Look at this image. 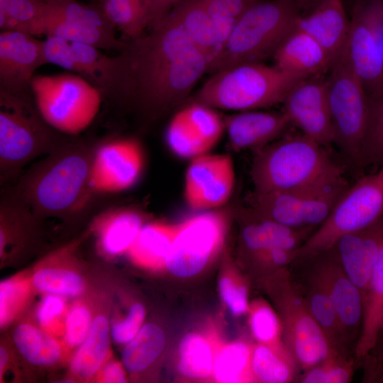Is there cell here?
<instances>
[{
  "label": "cell",
  "instance_id": "obj_1",
  "mask_svg": "<svg viewBox=\"0 0 383 383\" xmlns=\"http://www.w3.org/2000/svg\"><path fill=\"white\" fill-rule=\"evenodd\" d=\"M133 40L124 55L128 79L150 108L179 102L208 72L207 56L170 16Z\"/></svg>",
  "mask_w": 383,
  "mask_h": 383
},
{
  "label": "cell",
  "instance_id": "obj_2",
  "mask_svg": "<svg viewBox=\"0 0 383 383\" xmlns=\"http://www.w3.org/2000/svg\"><path fill=\"white\" fill-rule=\"evenodd\" d=\"M96 149L65 142L34 165L9 191L38 218H66L88 206L94 191L89 179Z\"/></svg>",
  "mask_w": 383,
  "mask_h": 383
},
{
  "label": "cell",
  "instance_id": "obj_3",
  "mask_svg": "<svg viewBox=\"0 0 383 383\" xmlns=\"http://www.w3.org/2000/svg\"><path fill=\"white\" fill-rule=\"evenodd\" d=\"M253 192L284 191L343 173L326 147L303 134L282 136L255 151Z\"/></svg>",
  "mask_w": 383,
  "mask_h": 383
},
{
  "label": "cell",
  "instance_id": "obj_4",
  "mask_svg": "<svg viewBox=\"0 0 383 383\" xmlns=\"http://www.w3.org/2000/svg\"><path fill=\"white\" fill-rule=\"evenodd\" d=\"M303 79L262 62L239 64L212 73L198 91L195 101L214 109L258 110L282 104L290 89Z\"/></svg>",
  "mask_w": 383,
  "mask_h": 383
},
{
  "label": "cell",
  "instance_id": "obj_5",
  "mask_svg": "<svg viewBox=\"0 0 383 383\" xmlns=\"http://www.w3.org/2000/svg\"><path fill=\"white\" fill-rule=\"evenodd\" d=\"M300 15L289 0H260L237 20L208 72L273 56Z\"/></svg>",
  "mask_w": 383,
  "mask_h": 383
},
{
  "label": "cell",
  "instance_id": "obj_6",
  "mask_svg": "<svg viewBox=\"0 0 383 383\" xmlns=\"http://www.w3.org/2000/svg\"><path fill=\"white\" fill-rule=\"evenodd\" d=\"M0 91L1 182L16 178L29 162L52 152L67 141L55 133L26 96Z\"/></svg>",
  "mask_w": 383,
  "mask_h": 383
},
{
  "label": "cell",
  "instance_id": "obj_7",
  "mask_svg": "<svg viewBox=\"0 0 383 383\" xmlns=\"http://www.w3.org/2000/svg\"><path fill=\"white\" fill-rule=\"evenodd\" d=\"M30 90L45 121L62 134L84 131L99 111V89L74 73L35 75Z\"/></svg>",
  "mask_w": 383,
  "mask_h": 383
},
{
  "label": "cell",
  "instance_id": "obj_8",
  "mask_svg": "<svg viewBox=\"0 0 383 383\" xmlns=\"http://www.w3.org/2000/svg\"><path fill=\"white\" fill-rule=\"evenodd\" d=\"M348 187L343 173H340L296 189L253 192L246 210L255 216L292 228H318Z\"/></svg>",
  "mask_w": 383,
  "mask_h": 383
},
{
  "label": "cell",
  "instance_id": "obj_9",
  "mask_svg": "<svg viewBox=\"0 0 383 383\" xmlns=\"http://www.w3.org/2000/svg\"><path fill=\"white\" fill-rule=\"evenodd\" d=\"M269 289L275 301L284 342L301 372L334 351L313 317L301 287L288 268L272 274Z\"/></svg>",
  "mask_w": 383,
  "mask_h": 383
},
{
  "label": "cell",
  "instance_id": "obj_10",
  "mask_svg": "<svg viewBox=\"0 0 383 383\" xmlns=\"http://www.w3.org/2000/svg\"><path fill=\"white\" fill-rule=\"evenodd\" d=\"M383 216V165L349 187L331 214L299 248L294 263L331 250L343 235L362 229Z\"/></svg>",
  "mask_w": 383,
  "mask_h": 383
},
{
  "label": "cell",
  "instance_id": "obj_11",
  "mask_svg": "<svg viewBox=\"0 0 383 383\" xmlns=\"http://www.w3.org/2000/svg\"><path fill=\"white\" fill-rule=\"evenodd\" d=\"M326 77L334 143L357 166L366 130L369 98L344 50Z\"/></svg>",
  "mask_w": 383,
  "mask_h": 383
},
{
  "label": "cell",
  "instance_id": "obj_12",
  "mask_svg": "<svg viewBox=\"0 0 383 383\" xmlns=\"http://www.w3.org/2000/svg\"><path fill=\"white\" fill-rule=\"evenodd\" d=\"M114 28L99 7L77 0H43L40 1L39 13L28 26V32L34 36H57L112 50L121 46Z\"/></svg>",
  "mask_w": 383,
  "mask_h": 383
},
{
  "label": "cell",
  "instance_id": "obj_13",
  "mask_svg": "<svg viewBox=\"0 0 383 383\" xmlns=\"http://www.w3.org/2000/svg\"><path fill=\"white\" fill-rule=\"evenodd\" d=\"M382 17L383 0H357L344 48L350 66L368 98L383 92Z\"/></svg>",
  "mask_w": 383,
  "mask_h": 383
},
{
  "label": "cell",
  "instance_id": "obj_14",
  "mask_svg": "<svg viewBox=\"0 0 383 383\" xmlns=\"http://www.w3.org/2000/svg\"><path fill=\"white\" fill-rule=\"evenodd\" d=\"M223 213L209 211L195 215L179 226L172 240L165 265L177 277L200 272L219 248L226 227Z\"/></svg>",
  "mask_w": 383,
  "mask_h": 383
},
{
  "label": "cell",
  "instance_id": "obj_15",
  "mask_svg": "<svg viewBox=\"0 0 383 383\" xmlns=\"http://www.w3.org/2000/svg\"><path fill=\"white\" fill-rule=\"evenodd\" d=\"M303 262L309 263V269L326 288L333 302L345 343L354 353L364 318V301L360 292L345 274L333 248Z\"/></svg>",
  "mask_w": 383,
  "mask_h": 383
},
{
  "label": "cell",
  "instance_id": "obj_16",
  "mask_svg": "<svg viewBox=\"0 0 383 383\" xmlns=\"http://www.w3.org/2000/svg\"><path fill=\"white\" fill-rule=\"evenodd\" d=\"M235 182L234 165L229 155H201L192 160L185 174L186 202L194 210H215L229 200Z\"/></svg>",
  "mask_w": 383,
  "mask_h": 383
},
{
  "label": "cell",
  "instance_id": "obj_17",
  "mask_svg": "<svg viewBox=\"0 0 383 383\" xmlns=\"http://www.w3.org/2000/svg\"><path fill=\"white\" fill-rule=\"evenodd\" d=\"M292 126L326 148L334 143L326 78L316 75L298 82L282 102Z\"/></svg>",
  "mask_w": 383,
  "mask_h": 383
},
{
  "label": "cell",
  "instance_id": "obj_18",
  "mask_svg": "<svg viewBox=\"0 0 383 383\" xmlns=\"http://www.w3.org/2000/svg\"><path fill=\"white\" fill-rule=\"evenodd\" d=\"M144 154L140 143L117 138L96 149L89 184L94 193H117L133 187L143 170Z\"/></svg>",
  "mask_w": 383,
  "mask_h": 383
},
{
  "label": "cell",
  "instance_id": "obj_19",
  "mask_svg": "<svg viewBox=\"0 0 383 383\" xmlns=\"http://www.w3.org/2000/svg\"><path fill=\"white\" fill-rule=\"evenodd\" d=\"M224 130L223 120L214 109L195 101L174 115L167 127L165 140L177 156L192 160L207 153Z\"/></svg>",
  "mask_w": 383,
  "mask_h": 383
},
{
  "label": "cell",
  "instance_id": "obj_20",
  "mask_svg": "<svg viewBox=\"0 0 383 383\" xmlns=\"http://www.w3.org/2000/svg\"><path fill=\"white\" fill-rule=\"evenodd\" d=\"M45 64L43 41L23 31L1 30V90L13 94L27 92L35 75V72Z\"/></svg>",
  "mask_w": 383,
  "mask_h": 383
},
{
  "label": "cell",
  "instance_id": "obj_21",
  "mask_svg": "<svg viewBox=\"0 0 383 383\" xmlns=\"http://www.w3.org/2000/svg\"><path fill=\"white\" fill-rule=\"evenodd\" d=\"M383 244V216L341 236L333 248L347 276L360 292L364 306L372 272Z\"/></svg>",
  "mask_w": 383,
  "mask_h": 383
},
{
  "label": "cell",
  "instance_id": "obj_22",
  "mask_svg": "<svg viewBox=\"0 0 383 383\" xmlns=\"http://www.w3.org/2000/svg\"><path fill=\"white\" fill-rule=\"evenodd\" d=\"M77 245L74 242L60 248L38 264L30 275L34 289L63 298L77 297L84 292L85 279L75 267Z\"/></svg>",
  "mask_w": 383,
  "mask_h": 383
},
{
  "label": "cell",
  "instance_id": "obj_23",
  "mask_svg": "<svg viewBox=\"0 0 383 383\" xmlns=\"http://www.w3.org/2000/svg\"><path fill=\"white\" fill-rule=\"evenodd\" d=\"M223 122L229 144L237 151H255L282 137L292 126L283 111L258 110L240 111Z\"/></svg>",
  "mask_w": 383,
  "mask_h": 383
},
{
  "label": "cell",
  "instance_id": "obj_24",
  "mask_svg": "<svg viewBox=\"0 0 383 383\" xmlns=\"http://www.w3.org/2000/svg\"><path fill=\"white\" fill-rule=\"evenodd\" d=\"M296 26L313 37L333 64L345 48L350 20L343 0H324L297 18Z\"/></svg>",
  "mask_w": 383,
  "mask_h": 383
},
{
  "label": "cell",
  "instance_id": "obj_25",
  "mask_svg": "<svg viewBox=\"0 0 383 383\" xmlns=\"http://www.w3.org/2000/svg\"><path fill=\"white\" fill-rule=\"evenodd\" d=\"M272 57L274 65L278 69L300 78L321 75L333 65L321 45L296 26L282 41Z\"/></svg>",
  "mask_w": 383,
  "mask_h": 383
},
{
  "label": "cell",
  "instance_id": "obj_26",
  "mask_svg": "<svg viewBox=\"0 0 383 383\" xmlns=\"http://www.w3.org/2000/svg\"><path fill=\"white\" fill-rule=\"evenodd\" d=\"M143 226V218L138 211L118 207L98 215L91 227L96 235L99 252L111 257L128 252Z\"/></svg>",
  "mask_w": 383,
  "mask_h": 383
},
{
  "label": "cell",
  "instance_id": "obj_27",
  "mask_svg": "<svg viewBox=\"0 0 383 383\" xmlns=\"http://www.w3.org/2000/svg\"><path fill=\"white\" fill-rule=\"evenodd\" d=\"M111 321L106 310L97 312L90 331L70 361V372L74 380H94L103 365L109 360Z\"/></svg>",
  "mask_w": 383,
  "mask_h": 383
},
{
  "label": "cell",
  "instance_id": "obj_28",
  "mask_svg": "<svg viewBox=\"0 0 383 383\" xmlns=\"http://www.w3.org/2000/svg\"><path fill=\"white\" fill-rule=\"evenodd\" d=\"M248 222L241 231L243 247L250 255L272 248L299 250L317 228H296L245 212Z\"/></svg>",
  "mask_w": 383,
  "mask_h": 383
},
{
  "label": "cell",
  "instance_id": "obj_29",
  "mask_svg": "<svg viewBox=\"0 0 383 383\" xmlns=\"http://www.w3.org/2000/svg\"><path fill=\"white\" fill-rule=\"evenodd\" d=\"M39 219L29 206L11 192L0 202V257L4 261L21 253Z\"/></svg>",
  "mask_w": 383,
  "mask_h": 383
},
{
  "label": "cell",
  "instance_id": "obj_30",
  "mask_svg": "<svg viewBox=\"0 0 383 383\" xmlns=\"http://www.w3.org/2000/svg\"><path fill=\"white\" fill-rule=\"evenodd\" d=\"M74 74L87 79L96 87H112L128 81L127 65L123 57H109L94 45L71 42Z\"/></svg>",
  "mask_w": 383,
  "mask_h": 383
},
{
  "label": "cell",
  "instance_id": "obj_31",
  "mask_svg": "<svg viewBox=\"0 0 383 383\" xmlns=\"http://www.w3.org/2000/svg\"><path fill=\"white\" fill-rule=\"evenodd\" d=\"M306 272L302 282L296 279L330 346L336 352L353 353L345 343L338 317L326 288L309 269Z\"/></svg>",
  "mask_w": 383,
  "mask_h": 383
},
{
  "label": "cell",
  "instance_id": "obj_32",
  "mask_svg": "<svg viewBox=\"0 0 383 383\" xmlns=\"http://www.w3.org/2000/svg\"><path fill=\"white\" fill-rule=\"evenodd\" d=\"M12 341L24 360L35 367H52L66 355L62 340L38 324L20 323L13 331Z\"/></svg>",
  "mask_w": 383,
  "mask_h": 383
},
{
  "label": "cell",
  "instance_id": "obj_33",
  "mask_svg": "<svg viewBox=\"0 0 383 383\" xmlns=\"http://www.w3.org/2000/svg\"><path fill=\"white\" fill-rule=\"evenodd\" d=\"M383 328V244L370 277L360 335L354 349L358 367L374 347Z\"/></svg>",
  "mask_w": 383,
  "mask_h": 383
},
{
  "label": "cell",
  "instance_id": "obj_34",
  "mask_svg": "<svg viewBox=\"0 0 383 383\" xmlns=\"http://www.w3.org/2000/svg\"><path fill=\"white\" fill-rule=\"evenodd\" d=\"M168 16L178 23L205 53L210 66L218 55L220 46L214 24L201 1L181 0Z\"/></svg>",
  "mask_w": 383,
  "mask_h": 383
},
{
  "label": "cell",
  "instance_id": "obj_35",
  "mask_svg": "<svg viewBox=\"0 0 383 383\" xmlns=\"http://www.w3.org/2000/svg\"><path fill=\"white\" fill-rule=\"evenodd\" d=\"M301 370L289 353L280 352L265 344L252 348L250 377L263 383L295 382Z\"/></svg>",
  "mask_w": 383,
  "mask_h": 383
},
{
  "label": "cell",
  "instance_id": "obj_36",
  "mask_svg": "<svg viewBox=\"0 0 383 383\" xmlns=\"http://www.w3.org/2000/svg\"><path fill=\"white\" fill-rule=\"evenodd\" d=\"M165 341V333L158 325H143L123 349L121 360L126 370L138 374L149 368L162 354Z\"/></svg>",
  "mask_w": 383,
  "mask_h": 383
},
{
  "label": "cell",
  "instance_id": "obj_37",
  "mask_svg": "<svg viewBox=\"0 0 383 383\" xmlns=\"http://www.w3.org/2000/svg\"><path fill=\"white\" fill-rule=\"evenodd\" d=\"M177 230L162 223L144 224L128 252L141 264H165Z\"/></svg>",
  "mask_w": 383,
  "mask_h": 383
},
{
  "label": "cell",
  "instance_id": "obj_38",
  "mask_svg": "<svg viewBox=\"0 0 383 383\" xmlns=\"http://www.w3.org/2000/svg\"><path fill=\"white\" fill-rule=\"evenodd\" d=\"M177 369L188 379H201L213 371L214 359L209 343L199 334L189 333L181 339L178 347Z\"/></svg>",
  "mask_w": 383,
  "mask_h": 383
},
{
  "label": "cell",
  "instance_id": "obj_39",
  "mask_svg": "<svg viewBox=\"0 0 383 383\" xmlns=\"http://www.w3.org/2000/svg\"><path fill=\"white\" fill-rule=\"evenodd\" d=\"M353 353L333 352L324 360L301 372L295 382L348 383L357 367Z\"/></svg>",
  "mask_w": 383,
  "mask_h": 383
},
{
  "label": "cell",
  "instance_id": "obj_40",
  "mask_svg": "<svg viewBox=\"0 0 383 383\" xmlns=\"http://www.w3.org/2000/svg\"><path fill=\"white\" fill-rule=\"evenodd\" d=\"M383 165V92L369 98L368 116L359 167Z\"/></svg>",
  "mask_w": 383,
  "mask_h": 383
},
{
  "label": "cell",
  "instance_id": "obj_41",
  "mask_svg": "<svg viewBox=\"0 0 383 383\" xmlns=\"http://www.w3.org/2000/svg\"><path fill=\"white\" fill-rule=\"evenodd\" d=\"M252 348L245 343L235 342L222 348L214 359V379L223 383L240 382L245 374H250Z\"/></svg>",
  "mask_w": 383,
  "mask_h": 383
},
{
  "label": "cell",
  "instance_id": "obj_42",
  "mask_svg": "<svg viewBox=\"0 0 383 383\" xmlns=\"http://www.w3.org/2000/svg\"><path fill=\"white\" fill-rule=\"evenodd\" d=\"M250 326L258 343L267 345L280 352L289 353L283 340L279 316L267 304L257 301L253 304L250 310Z\"/></svg>",
  "mask_w": 383,
  "mask_h": 383
},
{
  "label": "cell",
  "instance_id": "obj_43",
  "mask_svg": "<svg viewBox=\"0 0 383 383\" xmlns=\"http://www.w3.org/2000/svg\"><path fill=\"white\" fill-rule=\"evenodd\" d=\"M31 289L30 277L19 275L1 282L0 323L3 328L10 324L25 307Z\"/></svg>",
  "mask_w": 383,
  "mask_h": 383
},
{
  "label": "cell",
  "instance_id": "obj_44",
  "mask_svg": "<svg viewBox=\"0 0 383 383\" xmlns=\"http://www.w3.org/2000/svg\"><path fill=\"white\" fill-rule=\"evenodd\" d=\"M200 1L214 24L221 50L237 20L260 0Z\"/></svg>",
  "mask_w": 383,
  "mask_h": 383
},
{
  "label": "cell",
  "instance_id": "obj_45",
  "mask_svg": "<svg viewBox=\"0 0 383 383\" xmlns=\"http://www.w3.org/2000/svg\"><path fill=\"white\" fill-rule=\"evenodd\" d=\"M94 315L88 304L82 301L74 303L68 309L61 340L66 354L70 351L74 352L84 342L90 331Z\"/></svg>",
  "mask_w": 383,
  "mask_h": 383
},
{
  "label": "cell",
  "instance_id": "obj_46",
  "mask_svg": "<svg viewBox=\"0 0 383 383\" xmlns=\"http://www.w3.org/2000/svg\"><path fill=\"white\" fill-rule=\"evenodd\" d=\"M38 12V1L0 0L1 29L21 30L37 17Z\"/></svg>",
  "mask_w": 383,
  "mask_h": 383
},
{
  "label": "cell",
  "instance_id": "obj_47",
  "mask_svg": "<svg viewBox=\"0 0 383 383\" xmlns=\"http://www.w3.org/2000/svg\"><path fill=\"white\" fill-rule=\"evenodd\" d=\"M65 298L44 294L36 309L37 324L52 335H63L66 316Z\"/></svg>",
  "mask_w": 383,
  "mask_h": 383
},
{
  "label": "cell",
  "instance_id": "obj_48",
  "mask_svg": "<svg viewBox=\"0 0 383 383\" xmlns=\"http://www.w3.org/2000/svg\"><path fill=\"white\" fill-rule=\"evenodd\" d=\"M145 317V309L140 303L131 305L126 315L111 323V339L117 344L126 345L138 333Z\"/></svg>",
  "mask_w": 383,
  "mask_h": 383
},
{
  "label": "cell",
  "instance_id": "obj_49",
  "mask_svg": "<svg viewBox=\"0 0 383 383\" xmlns=\"http://www.w3.org/2000/svg\"><path fill=\"white\" fill-rule=\"evenodd\" d=\"M43 49L46 63L74 72L75 62L70 41L60 37L47 36L43 40Z\"/></svg>",
  "mask_w": 383,
  "mask_h": 383
},
{
  "label": "cell",
  "instance_id": "obj_50",
  "mask_svg": "<svg viewBox=\"0 0 383 383\" xmlns=\"http://www.w3.org/2000/svg\"><path fill=\"white\" fill-rule=\"evenodd\" d=\"M220 295L235 316L245 313L248 308V289L243 284H236L228 277H223L218 282Z\"/></svg>",
  "mask_w": 383,
  "mask_h": 383
},
{
  "label": "cell",
  "instance_id": "obj_51",
  "mask_svg": "<svg viewBox=\"0 0 383 383\" xmlns=\"http://www.w3.org/2000/svg\"><path fill=\"white\" fill-rule=\"evenodd\" d=\"M383 362V328L372 349L362 360L360 367L363 370L362 382L370 383L373 374Z\"/></svg>",
  "mask_w": 383,
  "mask_h": 383
},
{
  "label": "cell",
  "instance_id": "obj_52",
  "mask_svg": "<svg viewBox=\"0 0 383 383\" xmlns=\"http://www.w3.org/2000/svg\"><path fill=\"white\" fill-rule=\"evenodd\" d=\"M125 370L122 363L109 359L100 369L94 380L105 383L126 382Z\"/></svg>",
  "mask_w": 383,
  "mask_h": 383
},
{
  "label": "cell",
  "instance_id": "obj_53",
  "mask_svg": "<svg viewBox=\"0 0 383 383\" xmlns=\"http://www.w3.org/2000/svg\"><path fill=\"white\" fill-rule=\"evenodd\" d=\"M181 0H150L152 28L159 25Z\"/></svg>",
  "mask_w": 383,
  "mask_h": 383
},
{
  "label": "cell",
  "instance_id": "obj_54",
  "mask_svg": "<svg viewBox=\"0 0 383 383\" xmlns=\"http://www.w3.org/2000/svg\"><path fill=\"white\" fill-rule=\"evenodd\" d=\"M301 12V11L306 12L311 11L319 4L324 0H289Z\"/></svg>",
  "mask_w": 383,
  "mask_h": 383
},
{
  "label": "cell",
  "instance_id": "obj_55",
  "mask_svg": "<svg viewBox=\"0 0 383 383\" xmlns=\"http://www.w3.org/2000/svg\"><path fill=\"white\" fill-rule=\"evenodd\" d=\"M9 353L5 345L0 347V379L1 380L9 363Z\"/></svg>",
  "mask_w": 383,
  "mask_h": 383
},
{
  "label": "cell",
  "instance_id": "obj_56",
  "mask_svg": "<svg viewBox=\"0 0 383 383\" xmlns=\"http://www.w3.org/2000/svg\"><path fill=\"white\" fill-rule=\"evenodd\" d=\"M370 383H383V362L373 374Z\"/></svg>",
  "mask_w": 383,
  "mask_h": 383
},
{
  "label": "cell",
  "instance_id": "obj_57",
  "mask_svg": "<svg viewBox=\"0 0 383 383\" xmlns=\"http://www.w3.org/2000/svg\"><path fill=\"white\" fill-rule=\"evenodd\" d=\"M381 51H382V63H383V17L382 20V24H381Z\"/></svg>",
  "mask_w": 383,
  "mask_h": 383
},
{
  "label": "cell",
  "instance_id": "obj_58",
  "mask_svg": "<svg viewBox=\"0 0 383 383\" xmlns=\"http://www.w3.org/2000/svg\"><path fill=\"white\" fill-rule=\"evenodd\" d=\"M35 1H43V0H35Z\"/></svg>",
  "mask_w": 383,
  "mask_h": 383
}]
</instances>
